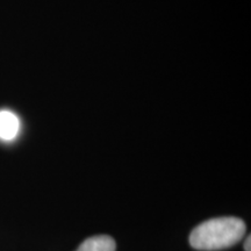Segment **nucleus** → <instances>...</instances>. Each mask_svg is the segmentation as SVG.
Here are the masks:
<instances>
[{
  "mask_svg": "<svg viewBox=\"0 0 251 251\" xmlns=\"http://www.w3.org/2000/svg\"><path fill=\"white\" fill-rule=\"evenodd\" d=\"M246 224L235 216L207 220L193 229L190 246L200 251H216L230 248L246 235Z\"/></svg>",
  "mask_w": 251,
  "mask_h": 251,
  "instance_id": "f257e3e1",
  "label": "nucleus"
},
{
  "mask_svg": "<svg viewBox=\"0 0 251 251\" xmlns=\"http://www.w3.org/2000/svg\"><path fill=\"white\" fill-rule=\"evenodd\" d=\"M20 119L14 112L8 109L0 111V141L12 142L20 133Z\"/></svg>",
  "mask_w": 251,
  "mask_h": 251,
  "instance_id": "f03ea898",
  "label": "nucleus"
},
{
  "mask_svg": "<svg viewBox=\"0 0 251 251\" xmlns=\"http://www.w3.org/2000/svg\"><path fill=\"white\" fill-rule=\"evenodd\" d=\"M117 244L111 236L98 235L84 241L76 251H115Z\"/></svg>",
  "mask_w": 251,
  "mask_h": 251,
  "instance_id": "7ed1b4c3",
  "label": "nucleus"
},
{
  "mask_svg": "<svg viewBox=\"0 0 251 251\" xmlns=\"http://www.w3.org/2000/svg\"><path fill=\"white\" fill-rule=\"evenodd\" d=\"M250 244H251V238H250V236H248L246 243H244V250H246V251H251Z\"/></svg>",
  "mask_w": 251,
  "mask_h": 251,
  "instance_id": "20e7f679",
  "label": "nucleus"
}]
</instances>
